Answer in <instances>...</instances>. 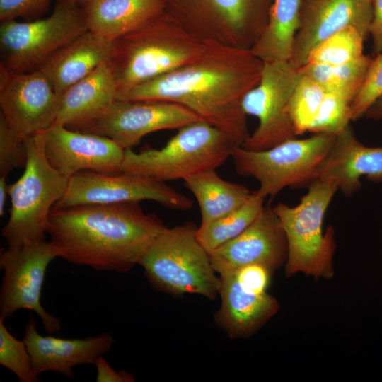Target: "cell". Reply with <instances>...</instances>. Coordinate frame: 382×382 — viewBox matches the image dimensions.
Wrapping results in <instances>:
<instances>
[{
    "label": "cell",
    "mask_w": 382,
    "mask_h": 382,
    "mask_svg": "<svg viewBox=\"0 0 382 382\" xmlns=\"http://www.w3.org/2000/svg\"><path fill=\"white\" fill-rule=\"evenodd\" d=\"M116 95V83L108 60L59 97L54 125L83 132L110 108Z\"/></svg>",
    "instance_id": "obj_21"
},
{
    "label": "cell",
    "mask_w": 382,
    "mask_h": 382,
    "mask_svg": "<svg viewBox=\"0 0 382 382\" xmlns=\"http://www.w3.org/2000/svg\"><path fill=\"white\" fill-rule=\"evenodd\" d=\"M301 75L289 104L290 116L296 136L309 131L325 93L316 81Z\"/></svg>",
    "instance_id": "obj_30"
},
{
    "label": "cell",
    "mask_w": 382,
    "mask_h": 382,
    "mask_svg": "<svg viewBox=\"0 0 382 382\" xmlns=\"http://www.w3.org/2000/svg\"><path fill=\"white\" fill-rule=\"evenodd\" d=\"M354 97L337 91H325L318 111L308 132L337 134L352 121Z\"/></svg>",
    "instance_id": "obj_31"
},
{
    "label": "cell",
    "mask_w": 382,
    "mask_h": 382,
    "mask_svg": "<svg viewBox=\"0 0 382 382\" xmlns=\"http://www.w3.org/2000/svg\"><path fill=\"white\" fill-rule=\"evenodd\" d=\"M184 182L198 202L201 224L233 212L246 203L254 192L243 185L222 179L215 169L201 172Z\"/></svg>",
    "instance_id": "obj_25"
},
{
    "label": "cell",
    "mask_w": 382,
    "mask_h": 382,
    "mask_svg": "<svg viewBox=\"0 0 382 382\" xmlns=\"http://www.w3.org/2000/svg\"><path fill=\"white\" fill-rule=\"evenodd\" d=\"M372 17L373 0H301L289 62L301 68L314 47L347 26L356 27L366 38Z\"/></svg>",
    "instance_id": "obj_17"
},
{
    "label": "cell",
    "mask_w": 382,
    "mask_h": 382,
    "mask_svg": "<svg viewBox=\"0 0 382 382\" xmlns=\"http://www.w3.org/2000/svg\"><path fill=\"white\" fill-rule=\"evenodd\" d=\"M233 271L238 282L245 288L259 294L266 292L272 272L267 267L253 264Z\"/></svg>",
    "instance_id": "obj_36"
},
{
    "label": "cell",
    "mask_w": 382,
    "mask_h": 382,
    "mask_svg": "<svg viewBox=\"0 0 382 382\" xmlns=\"http://www.w3.org/2000/svg\"><path fill=\"white\" fill-rule=\"evenodd\" d=\"M50 0H0L1 22L31 18L42 13Z\"/></svg>",
    "instance_id": "obj_35"
},
{
    "label": "cell",
    "mask_w": 382,
    "mask_h": 382,
    "mask_svg": "<svg viewBox=\"0 0 382 382\" xmlns=\"http://www.w3.org/2000/svg\"><path fill=\"white\" fill-rule=\"evenodd\" d=\"M374 57L382 52V0H373V17L369 27Z\"/></svg>",
    "instance_id": "obj_38"
},
{
    "label": "cell",
    "mask_w": 382,
    "mask_h": 382,
    "mask_svg": "<svg viewBox=\"0 0 382 382\" xmlns=\"http://www.w3.org/2000/svg\"><path fill=\"white\" fill-rule=\"evenodd\" d=\"M365 116L371 120L382 119V98L378 99L366 112Z\"/></svg>",
    "instance_id": "obj_40"
},
{
    "label": "cell",
    "mask_w": 382,
    "mask_h": 382,
    "mask_svg": "<svg viewBox=\"0 0 382 382\" xmlns=\"http://www.w3.org/2000/svg\"><path fill=\"white\" fill-rule=\"evenodd\" d=\"M88 30L115 40L166 12L167 0H82Z\"/></svg>",
    "instance_id": "obj_24"
},
{
    "label": "cell",
    "mask_w": 382,
    "mask_h": 382,
    "mask_svg": "<svg viewBox=\"0 0 382 382\" xmlns=\"http://www.w3.org/2000/svg\"><path fill=\"white\" fill-rule=\"evenodd\" d=\"M187 222L166 228L151 243L139 264L157 288L177 294H195L214 299L219 292L209 253Z\"/></svg>",
    "instance_id": "obj_7"
},
{
    "label": "cell",
    "mask_w": 382,
    "mask_h": 382,
    "mask_svg": "<svg viewBox=\"0 0 382 382\" xmlns=\"http://www.w3.org/2000/svg\"><path fill=\"white\" fill-rule=\"evenodd\" d=\"M167 227L138 202L52 208L47 233L57 256L98 271L127 272Z\"/></svg>",
    "instance_id": "obj_2"
},
{
    "label": "cell",
    "mask_w": 382,
    "mask_h": 382,
    "mask_svg": "<svg viewBox=\"0 0 382 382\" xmlns=\"http://www.w3.org/2000/svg\"><path fill=\"white\" fill-rule=\"evenodd\" d=\"M301 0H273L267 25L250 49L263 62L290 60L300 22Z\"/></svg>",
    "instance_id": "obj_26"
},
{
    "label": "cell",
    "mask_w": 382,
    "mask_h": 382,
    "mask_svg": "<svg viewBox=\"0 0 382 382\" xmlns=\"http://www.w3.org/2000/svg\"><path fill=\"white\" fill-rule=\"evenodd\" d=\"M0 364L14 374L21 382L39 381L32 366L24 341L13 337L0 318Z\"/></svg>",
    "instance_id": "obj_32"
},
{
    "label": "cell",
    "mask_w": 382,
    "mask_h": 382,
    "mask_svg": "<svg viewBox=\"0 0 382 382\" xmlns=\"http://www.w3.org/2000/svg\"><path fill=\"white\" fill-rule=\"evenodd\" d=\"M88 30L82 0H57L47 18L0 25V68L11 73L40 70L58 50Z\"/></svg>",
    "instance_id": "obj_8"
},
{
    "label": "cell",
    "mask_w": 382,
    "mask_h": 382,
    "mask_svg": "<svg viewBox=\"0 0 382 382\" xmlns=\"http://www.w3.org/2000/svg\"><path fill=\"white\" fill-rule=\"evenodd\" d=\"M49 163L70 178L83 170L108 174L122 173L125 149L109 137L53 125L43 131Z\"/></svg>",
    "instance_id": "obj_16"
},
{
    "label": "cell",
    "mask_w": 382,
    "mask_h": 382,
    "mask_svg": "<svg viewBox=\"0 0 382 382\" xmlns=\"http://www.w3.org/2000/svg\"><path fill=\"white\" fill-rule=\"evenodd\" d=\"M8 186L6 183V177L0 176V215L5 213V204L7 195H8Z\"/></svg>",
    "instance_id": "obj_39"
},
{
    "label": "cell",
    "mask_w": 382,
    "mask_h": 382,
    "mask_svg": "<svg viewBox=\"0 0 382 382\" xmlns=\"http://www.w3.org/2000/svg\"><path fill=\"white\" fill-rule=\"evenodd\" d=\"M142 200H152L176 210H187L193 205L192 200L184 194L164 182L146 176L83 170L69 178L64 195L53 208Z\"/></svg>",
    "instance_id": "obj_12"
},
{
    "label": "cell",
    "mask_w": 382,
    "mask_h": 382,
    "mask_svg": "<svg viewBox=\"0 0 382 382\" xmlns=\"http://www.w3.org/2000/svg\"><path fill=\"white\" fill-rule=\"evenodd\" d=\"M366 37L354 26H347L325 39L309 52L306 64L339 65L363 54Z\"/></svg>",
    "instance_id": "obj_29"
},
{
    "label": "cell",
    "mask_w": 382,
    "mask_h": 382,
    "mask_svg": "<svg viewBox=\"0 0 382 382\" xmlns=\"http://www.w3.org/2000/svg\"><path fill=\"white\" fill-rule=\"evenodd\" d=\"M55 257L56 252L47 241L1 250L0 318L5 320L20 309H28L37 314L49 333L59 330L60 320L47 312L40 302L45 272Z\"/></svg>",
    "instance_id": "obj_13"
},
{
    "label": "cell",
    "mask_w": 382,
    "mask_h": 382,
    "mask_svg": "<svg viewBox=\"0 0 382 382\" xmlns=\"http://www.w3.org/2000/svg\"><path fill=\"white\" fill-rule=\"evenodd\" d=\"M265 197L254 191L250 199L233 212L197 227L196 236L209 253L237 237L257 217Z\"/></svg>",
    "instance_id": "obj_27"
},
{
    "label": "cell",
    "mask_w": 382,
    "mask_h": 382,
    "mask_svg": "<svg viewBox=\"0 0 382 382\" xmlns=\"http://www.w3.org/2000/svg\"><path fill=\"white\" fill-rule=\"evenodd\" d=\"M219 275L221 306L217 319L231 337L253 334L277 313L279 306L274 296L245 288L238 282L234 271Z\"/></svg>",
    "instance_id": "obj_22"
},
{
    "label": "cell",
    "mask_w": 382,
    "mask_h": 382,
    "mask_svg": "<svg viewBox=\"0 0 382 382\" xmlns=\"http://www.w3.org/2000/svg\"><path fill=\"white\" fill-rule=\"evenodd\" d=\"M233 141L223 131L199 120L180 129L160 149L125 151L122 172L159 181L185 180L216 169L231 156Z\"/></svg>",
    "instance_id": "obj_6"
},
{
    "label": "cell",
    "mask_w": 382,
    "mask_h": 382,
    "mask_svg": "<svg viewBox=\"0 0 382 382\" xmlns=\"http://www.w3.org/2000/svg\"><path fill=\"white\" fill-rule=\"evenodd\" d=\"M27 151L23 139L0 113V176H5L15 168L25 167Z\"/></svg>",
    "instance_id": "obj_34"
},
{
    "label": "cell",
    "mask_w": 382,
    "mask_h": 382,
    "mask_svg": "<svg viewBox=\"0 0 382 382\" xmlns=\"http://www.w3.org/2000/svg\"><path fill=\"white\" fill-rule=\"evenodd\" d=\"M273 0H167L166 12L203 42L250 49L265 30Z\"/></svg>",
    "instance_id": "obj_9"
},
{
    "label": "cell",
    "mask_w": 382,
    "mask_h": 382,
    "mask_svg": "<svg viewBox=\"0 0 382 382\" xmlns=\"http://www.w3.org/2000/svg\"><path fill=\"white\" fill-rule=\"evenodd\" d=\"M97 375V382H132L134 381V375L125 371H116L107 361L100 356L95 361Z\"/></svg>",
    "instance_id": "obj_37"
},
{
    "label": "cell",
    "mask_w": 382,
    "mask_h": 382,
    "mask_svg": "<svg viewBox=\"0 0 382 382\" xmlns=\"http://www.w3.org/2000/svg\"><path fill=\"white\" fill-rule=\"evenodd\" d=\"M336 134L318 133L293 138L263 151L233 147L231 158L236 172L260 183L262 196L274 197L286 187H301L316 179V170L330 149Z\"/></svg>",
    "instance_id": "obj_10"
},
{
    "label": "cell",
    "mask_w": 382,
    "mask_h": 382,
    "mask_svg": "<svg viewBox=\"0 0 382 382\" xmlns=\"http://www.w3.org/2000/svg\"><path fill=\"white\" fill-rule=\"evenodd\" d=\"M382 182V146L361 144L350 125L335 135L334 141L316 170V179L335 184L346 196L361 187L360 178Z\"/></svg>",
    "instance_id": "obj_19"
},
{
    "label": "cell",
    "mask_w": 382,
    "mask_h": 382,
    "mask_svg": "<svg viewBox=\"0 0 382 382\" xmlns=\"http://www.w3.org/2000/svg\"><path fill=\"white\" fill-rule=\"evenodd\" d=\"M24 144L25 170L8 186L10 217L1 231L10 248L46 241L50 213L64 195L69 181L47 161L43 132L25 139Z\"/></svg>",
    "instance_id": "obj_5"
},
{
    "label": "cell",
    "mask_w": 382,
    "mask_h": 382,
    "mask_svg": "<svg viewBox=\"0 0 382 382\" xmlns=\"http://www.w3.org/2000/svg\"><path fill=\"white\" fill-rule=\"evenodd\" d=\"M199 120L196 113L175 103L116 99L83 132L109 137L126 150L132 149L149 133L180 129Z\"/></svg>",
    "instance_id": "obj_14"
},
{
    "label": "cell",
    "mask_w": 382,
    "mask_h": 382,
    "mask_svg": "<svg viewBox=\"0 0 382 382\" xmlns=\"http://www.w3.org/2000/svg\"><path fill=\"white\" fill-rule=\"evenodd\" d=\"M301 76L299 69L289 60L264 62L258 84L242 101L245 113L259 120L257 127L243 147L263 151L296 138L289 104Z\"/></svg>",
    "instance_id": "obj_11"
},
{
    "label": "cell",
    "mask_w": 382,
    "mask_h": 382,
    "mask_svg": "<svg viewBox=\"0 0 382 382\" xmlns=\"http://www.w3.org/2000/svg\"><path fill=\"white\" fill-rule=\"evenodd\" d=\"M372 61L369 56L360 57L339 65L306 64L300 73L318 83L325 91H337L355 98L366 77Z\"/></svg>",
    "instance_id": "obj_28"
},
{
    "label": "cell",
    "mask_w": 382,
    "mask_h": 382,
    "mask_svg": "<svg viewBox=\"0 0 382 382\" xmlns=\"http://www.w3.org/2000/svg\"><path fill=\"white\" fill-rule=\"evenodd\" d=\"M29 352L37 376L47 371L60 373L72 378L73 368L80 364H94L97 358L108 353L115 342L110 333L84 339H62L41 335L30 318L22 339Z\"/></svg>",
    "instance_id": "obj_20"
},
{
    "label": "cell",
    "mask_w": 382,
    "mask_h": 382,
    "mask_svg": "<svg viewBox=\"0 0 382 382\" xmlns=\"http://www.w3.org/2000/svg\"><path fill=\"white\" fill-rule=\"evenodd\" d=\"M58 106L59 96L40 70L11 74L0 68V113L23 139L52 126Z\"/></svg>",
    "instance_id": "obj_15"
},
{
    "label": "cell",
    "mask_w": 382,
    "mask_h": 382,
    "mask_svg": "<svg viewBox=\"0 0 382 382\" xmlns=\"http://www.w3.org/2000/svg\"><path fill=\"white\" fill-rule=\"evenodd\" d=\"M337 190L335 184L316 179L296 206L279 203L273 207L287 241V277L297 273H303L316 280L334 277L335 230L330 226L323 232V223Z\"/></svg>",
    "instance_id": "obj_4"
},
{
    "label": "cell",
    "mask_w": 382,
    "mask_h": 382,
    "mask_svg": "<svg viewBox=\"0 0 382 382\" xmlns=\"http://www.w3.org/2000/svg\"><path fill=\"white\" fill-rule=\"evenodd\" d=\"M203 42L166 11L145 25L112 40L109 64L117 93L173 71L198 57Z\"/></svg>",
    "instance_id": "obj_3"
},
{
    "label": "cell",
    "mask_w": 382,
    "mask_h": 382,
    "mask_svg": "<svg viewBox=\"0 0 382 382\" xmlns=\"http://www.w3.org/2000/svg\"><path fill=\"white\" fill-rule=\"evenodd\" d=\"M382 98V52L372 59L366 77L352 104V120L365 116L367 110Z\"/></svg>",
    "instance_id": "obj_33"
},
{
    "label": "cell",
    "mask_w": 382,
    "mask_h": 382,
    "mask_svg": "<svg viewBox=\"0 0 382 382\" xmlns=\"http://www.w3.org/2000/svg\"><path fill=\"white\" fill-rule=\"evenodd\" d=\"M287 253L285 233L273 207L267 204L243 232L209 255L214 270L221 274L253 264L272 272L285 264Z\"/></svg>",
    "instance_id": "obj_18"
},
{
    "label": "cell",
    "mask_w": 382,
    "mask_h": 382,
    "mask_svg": "<svg viewBox=\"0 0 382 382\" xmlns=\"http://www.w3.org/2000/svg\"><path fill=\"white\" fill-rule=\"evenodd\" d=\"M263 64L250 49L208 41L193 61L117 93L116 99L181 105L242 146L250 137L242 101L258 84Z\"/></svg>",
    "instance_id": "obj_1"
},
{
    "label": "cell",
    "mask_w": 382,
    "mask_h": 382,
    "mask_svg": "<svg viewBox=\"0 0 382 382\" xmlns=\"http://www.w3.org/2000/svg\"><path fill=\"white\" fill-rule=\"evenodd\" d=\"M112 40L87 30L54 54L40 69L59 97L109 60Z\"/></svg>",
    "instance_id": "obj_23"
}]
</instances>
